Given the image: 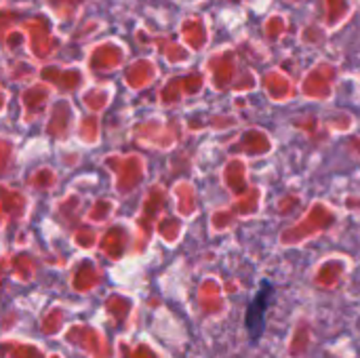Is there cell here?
I'll return each instance as SVG.
<instances>
[{"label":"cell","instance_id":"obj_4","mask_svg":"<svg viewBox=\"0 0 360 358\" xmlns=\"http://www.w3.org/2000/svg\"><path fill=\"white\" fill-rule=\"evenodd\" d=\"M15 19H17L15 13H11V11H0V36L5 34V30H7Z\"/></svg>","mask_w":360,"mask_h":358},{"label":"cell","instance_id":"obj_3","mask_svg":"<svg viewBox=\"0 0 360 358\" xmlns=\"http://www.w3.org/2000/svg\"><path fill=\"white\" fill-rule=\"evenodd\" d=\"M82 3V0H49V5L57 11L61 17H72L74 9Z\"/></svg>","mask_w":360,"mask_h":358},{"label":"cell","instance_id":"obj_2","mask_svg":"<svg viewBox=\"0 0 360 358\" xmlns=\"http://www.w3.org/2000/svg\"><path fill=\"white\" fill-rule=\"evenodd\" d=\"M23 28L28 30V34L32 36V47L38 51V55H44L49 49H53V38H51V32H49V26L42 17H36L34 21H28L23 23Z\"/></svg>","mask_w":360,"mask_h":358},{"label":"cell","instance_id":"obj_1","mask_svg":"<svg viewBox=\"0 0 360 358\" xmlns=\"http://www.w3.org/2000/svg\"><path fill=\"white\" fill-rule=\"evenodd\" d=\"M278 291L272 279H261L259 281V289L253 295V299L247 305L245 312V331L249 337L251 346H259V341L265 335V327H267V312L272 310V305L276 303Z\"/></svg>","mask_w":360,"mask_h":358}]
</instances>
